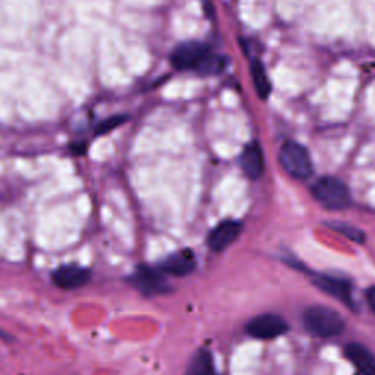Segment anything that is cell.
Listing matches in <instances>:
<instances>
[{
    "label": "cell",
    "mask_w": 375,
    "mask_h": 375,
    "mask_svg": "<svg viewBox=\"0 0 375 375\" xmlns=\"http://www.w3.org/2000/svg\"><path fill=\"white\" fill-rule=\"evenodd\" d=\"M170 62L174 69L195 71L204 76L218 73L226 68V58L217 56L207 44L200 41L178 44L170 54Z\"/></svg>",
    "instance_id": "obj_1"
},
{
    "label": "cell",
    "mask_w": 375,
    "mask_h": 375,
    "mask_svg": "<svg viewBox=\"0 0 375 375\" xmlns=\"http://www.w3.org/2000/svg\"><path fill=\"white\" fill-rule=\"evenodd\" d=\"M304 326L308 333L319 339L336 337L345 332L346 321L337 311L323 305H312L304 312Z\"/></svg>",
    "instance_id": "obj_2"
},
{
    "label": "cell",
    "mask_w": 375,
    "mask_h": 375,
    "mask_svg": "<svg viewBox=\"0 0 375 375\" xmlns=\"http://www.w3.org/2000/svg\"><path fill=\"white\" fill-rule=\"evenodd\" d=\"M279 161L283 170L299 181H306L314 172V164L308 150L296 141H286L279 151Z\"/></svg>",
    "instance_id": "obj_3"
},
{
    "label": "cell",
    "mask_w": 375,
    "mask_h": 375,
    "mask_svg": "<svg viewBox=\"0 0 375 375\" xmlns=\"http://www.w3.org/2000/svg\"><path fill=\"white\" fill-rule=\"evenodd\" d=\"M315 201L328 209H343L350 204L348 186L333 176H323L311 186Z\"/></svg>",
    "instance_id": "obj_4"
},
{
    "label": "cell",
    "mask_w": 375,
    "mask_h": 375,
    "mask_svg": "<svg viewBox=\"0 0 375 375\" xmlns=\"http://www.w3.org/2000/svg\"><path fill=\"white\" fill-rule=\"evenodd\" d=\"M128 283L144 296L166 295L173 291L168 280L163 277V271L160 269H151L147 266H139L129 275Z\"/></svg>",
    "instance_id": "obj_5"
},
{
    "label": "cell",
    "mask_w": 375,
    "mask_h": 375,
    "mask_svg": "<svg viewBox=\"0 0 375 375\" xmlns=\"http://www.w3.org/2000/svg\"><path fill=\"white\" fill-rule=\"evenodd\" d=\"M312 284L326 295L334 297L336 301L341 302L345 306L355 310L354 301V291H352V283L348 279L339 277V275L332 274H319L312 273Z\"/></svg>",
    "instance_id": "obj_6"
},
{
    "label": "cell",
    "mask_w": 375,
    "mask_h": 375,
    "mask_svg": "<svg viewBox=\"0 0 375 375\" xmlns=\"http://www.w3.org/2000/svg\"><path fill=\"white\" fill-rule=\"evenodd\" d=\"M245 332L248 336L258 340H271L289 332V324L277 314H261L247 323Z\"/></svg>",
    "instance_id": "obj_7"
},
{
    "label": "cell",
    "mask_w": 375,
    "mask_h": 375,
    "mask_svg": "<svg viewBox=\"0 0 375 375\" xmlns=\"http://www.w3.org/2000/svg\"><path fill=\"white\" fill-rule=\"evenodd\" d=\"M90 280L91 271L85 267L76 266V264H66V266H60L52 273V282L63 291L80 289L88 284Z\"/></svg>",
    "instance_id": "obj_8"
},
{
    "label": "cell",
    "mask_w": 375,
    "mask_h": 375,
    "mask_svg": "<svg viewBox=\"0 0 375 375\" xmlns=\"http://www.w3.org/2000/svg\"><path fill=\"white\" fill-rule=\"evenodd\" d=\"M242 229H244V226H242L240 222H236V220H225V222L217 225L208 234V248L214 252L225 251L239 238Z\"/></svg>",
    "instance_id": "obj_9"
},
{
    "label": "cell",
    "mask_w": 375,
    "mask_h": 375,
    "mask_svg": "<svg viewBox=\"0 0 375 375\" xmlns=\"http://www.w3.org/2000/svg\"><path fill=\"white\" fill-rule=\"evenodd\" d=\"M345 356L361 375H375V356L367 346L352 341L345 346Z\"/></svg>",
    "instance_id": "obj_10"
},
{
    "label": "cell",
    "mask_w": 375,
    "mask_h": 375,
    "mask_svg": "<svg viewBox=\"0 0 375 375\" xmlns=\"http://www.w3.org/2000/svg\"><path fill=\"white\" fill-rule=\"evenodd\" d=\"M239 166L249 179H258L264 173V154L257 141H252L242 150Z\"/></svg>",
    "instance_id": "obj_11"
},
{
    "label": "cell",
    "mask_w": 375,
    "mask_h": 375,
    "mask_svg": "<svg viewBox=\"0 0 375 375\" xmlns=\"http://www.w3.org/2000/svg\"><path fill=\"white\" fill-rule=\"evenodd\" d=\"M195 266H196V260H195L194 252L191 249H181L164 260L160 264V270L166 274L182 277V275L191 274Z\"/></svg>",
    "instance_id": "obj_12"
},
{
    "label": "cell",
    "mask_w": 375,
    "mask_h": 375,
    "mask_svg": "<svg viewBox=\"0 0 375 375\" xmlns=\"http://www.w3.org/2000/svg\"><path fill=\"white\" fill-rule=\"evenodd\" d=\"M185 375H217L212 352L207 349L196 350V354L188 363Z\"/></svg>",
    "instance_id": "obj_13"
},
{
    "label": "cell",
    "mask_w": 375,
    "mask_h": 375,
    "mask_svg": "<svg viewBox=\"0 0 375 375\" xmlns=\"http://www.w3.org/2000/svg\"><path fill=\"white\" fill-rule=\"evenodd\" d=\"M251 76L253 87H255V91L261 100H267L269 95L271 94V81L269 78L266 68H264V65L258 59H253L251 62Z\"/></svg>",
    "instance_id": "obj_14"
},
{
    "label": "cell",
    "mask_w": 375,
    "mask_h": 375,
    "mask_svg": "<svg viewBox=\"0 0 375 375\" xmlns=\"http://www.w3.org/2000/svg\"><path fill=\"white\" fill-rule=\"evenodd\" d=\"M326 225L352 242H356V244H363V242H365V234L356 226H352L343 222H328Z\"/></svg>",
    "instance_id": "obj_15"
},
{
    "label": "cell",
    "mask_w": 375,
    "mask_h": 375,
    "mask_svg": "<svg viewBox=\"0 0 375 375\" xmlns=\"http://www.w3.org/2000/svg\"><path fill=\"white\" fill-rule=\"evenodd\" d=\"M128 116L126 115H116V116H110L109 119L103 120V122L98 125L97 128V135H104L107 132H112L117 126L124 125L126 122Z\"/></svg>",
    "instance_id": "obj_16"
},
{
    "label": "cell",
    "mask_w": 375,
    "mask_h": 375,
    "mask_svg": "<svg viewBox=\"0 0 375 375\" xmlns=\"http://www.w3.org/2000/svg\"><path fill=\"white\" fill-rule=\"evenodd\" d=\"M365 299H367V304L370 306L371 312L375 315V286H371V288L367 289Z\"/></svg>",
    "instance_id": "obj_17"
}]
</instances>
